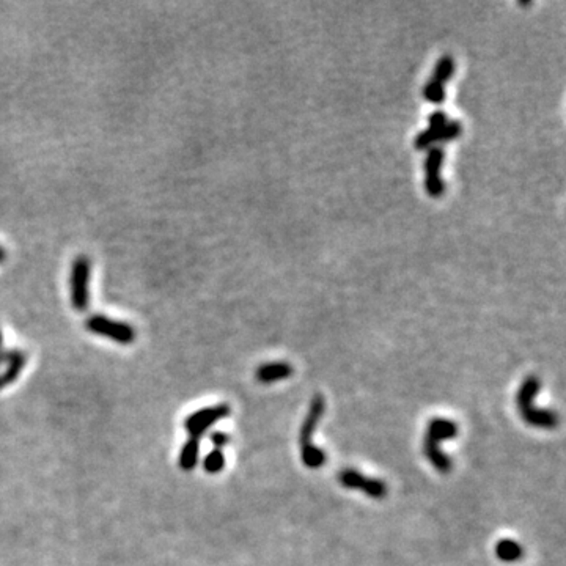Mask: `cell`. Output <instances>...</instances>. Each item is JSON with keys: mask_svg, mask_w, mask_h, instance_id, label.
<instances>
[{"mask_svg": "<svg viewBox=\"0 0 566 566\" xmlns=\"http://www.w3.org/2000/svg\"><path fill=\"white\" fill-rule=\"evenodd\" d=\"M541 390V381L535 375L527 376L521 384L518 395H516V404H518L519 414L525 423L535 428L552 430L558 425V415L549 409L535 408L534 399Z\"/></svg>", "mask_w": 566, "mask_h": 566, "instance_id": "1", "label": "cell"}, {"mask_svg": "<svg viewBox=\"0 0 566 566\" xmlns=\"http://www.w3.org/2000/svg\"><path fill=\"white\" fill-rule=\"evenodd\" d=\"M434 143L436 140H434V136H432L431 129H425V131H421L417 137H415L414 147L417 149H430L431 147H434Z\"/></svg>", "mask_w": 566, "mask_h": 566, "instance_id": "20", "label": "cell"}, {"mask_svg": "<svg viewBox=\"0 0 566 566\" xmlns=\"http://www.w3.org/2000/svg\"><path fill=\"white\" fill-rule=\"evenodd\" d=\"M423 94L425 98L431 101L432 104H442L443 99H446V90H443V85L441 82H436V81H430L428 84L425 85L423 88Z\"/></svg>", "mask_w": 566, "mask_h": 566, "instance_id": "18", "label": "cell"}, {"mask_svg": "<svg viewBox=\"0 0 566 566\" xmlns=\"http://www.w3.org/2000/svg\"><path fill=\"white\" fill-rule=\"evenodd\" d=\"M85 329L94 335H101L120 345H131L136 340L134 327L123 321H116L109 316L94 313L85 319Z\"/></svg>", "mask_w": 566, "mask_h": 566, "instance_id": "3", "label": "cell"}, {"mask_svg": "<svg viewBox=\"0 0 566 566\" xmlns=\"http://www.w3.org/2000/svg\"><path fill=\"white\" fill-rule=\"evenodd\" d=\"M453 71H454L453 59L450 57V55H443V57H441L439 62H437L436 65L434 77H432V81L441 82V84L443 85L448 79H450Z\"/></svg>", "mask_w": 566, "mask_h": 566, "instance_id": "16", "label": "cell"}, {"mask_svg": "<svg viewBox=\"0 0 566 566\" xmlns=\"http://www.w3.org/2000/svg\"><path fill=\"white\" fill-rule=\"evenodd\" d=\"M209 439H211V442H213L214 448H218V450H222V448L230 443V436L225 434V432H222V431H214L213 434L209 436Z\"/></svg>", "mask_w": 566, "mask_h": 566, "instance_id": "21", "label": "cell"}, {"mask_svg": "<svg viewBox=\"0 0 566 566\" xmlns=\"http://www.w3.org/2000/svg\"><path fill=\"white\" fill-rule=\"evenodd\" d=\"M231 409L227 403L216 404V406L198 409L196 412L189 415L185 420V428L187 431L189 437L192 439H198L207 432L211 426L218 423L219 420L227 419L230 415Z\"/></svg>", "mask_w": 566, "mask_h": 566, "instance_id": "4", "label": "cell"}, {"mask_svg": "<svg viewBox=\"0 0 566 566\" xmlns=\"http://www.w3.org/2000/svg\"><path fill=\"white\" fill-rule=\"evenodd\" d=\"M443 163V149L441 147H431L425 158V176L439 175Z\"/></svg>", "mask_w": 566, "mask_h": 566, "instance_id": "14", "label": "cell"}, {"mask_svg": "<svg viewBox=\"0 0 566 566\" xmlns=\"http://www.w3.org/2000/svg\"><path fill=\"white\" fill-rule=\"evenodd\" d=\"M293 367L286 362H269L264 364L262 367H258L257 373V381L262 382V384H273L277 381H283L286 377H290L293 375Z\"/></svg>", "mask_w": 566, "mask_h": 566, "instance_id": "9", "label": "cell"}, {"mask_svg": "<svg viewBox=\"0 0 566 566\" xmlns=\"http://www.w3.org/2000/svg\"><path fill=\"white\" fill-rule=\"evenodd\" d=\"M458 436V425L448 419H432L426 426L425 439L439 443Z\"/></svg>", "mask_w": 566, "mask_h": 566, "instance_id": "7", "label": "cell"}, {"mask_svg": "<svg viewBox=\"0 0 566 566\" xmlns=\"http://www.w3.org/2000/svg\"><path fill=\"white\" fill-rule=\"evenodd\" d=\"M27 364V353L21 349H10V356L7 360V368L3 373H0V390L18 379L21 371L24 370Z\"/></svg>", "mask_w": 566, "mask_h": 566, "instance_id": "8", "label": "cell"}, {"mask_svg": "<svg viewBox=\"0 0 566 566\" xmlns=\"http://www.w3.org/2000/svg\"><path fill=\"white\" fill-rule=\"evenodd\" d=\"M90 280L92 262L87 255H79L73 260L70 274L71 305L76 312H85L90 307Z\"/></svg>", "mask_w": 566, "mask_h": 566, "instance_id": "2", "label": "cell"}, {"mask_svg": "<svg viewBox=\"0 0 566 566\" xmlns=\"http://www.w3.org/2000/svg\"><path fill=\"white\" fill-rule=\"evenodd\" d=\"M2 348H5L3 346V335H2V332H0V349H2Z\"/></svg>", "mask_w": 566, "mask_h": 566, "instance_id": "24", "label": "cell"}, {"mask_svg": "<svg viewBox=\"0 0 566 566\" xmlns=\"http://www.w3.org/2000/svg\"><path fill=\"white\" fill-rule=\"evenodd\" d=\"M338 483L346 490H360L371 499H384L388 492L384 481L360 474L356 469H343L338 474Z\"/></svg>", "mask_w": 566, "mask_h": 566, "instance_id": "5", "label": "cell"}, {"mask_svg": "<svg viewBox=\"0 0 566 566\" xmlns=\"http://www.w3.org/2000/svg\"><path fill=\"white\" fill-rule=\"evenodd\" d=\"M198 454H200V441L189 437L187 442L182 446L181 453H180L181 469L187 470V472L196 469V465L198 463Z\"/></svg>", "mask_w": 566, "mask_h": 566, "instance_id": "12", "label": "cell"}, {"mask_svg": "<svg viewBox=\"0 0 566 566\" xmlns=\"http://www.w3.org/2000/svg\"><path fill=\"white\" fill-rule=\"evenodd\" d=\"M225 468V457L222 450H211L207 457L203 459V469L208 472V474H219L220 470H224Z\"/></svg>", "mask_w": 566, "mask_h": 566, "instance_id": "17", "label": "cell"}, {"mask_svg": "<svg viewBox=\"0 0 566 566\" xmlns=\"http://www.w3.org/2000/svg\"><path fill=\"white\" fill-rule=\"evenodd\" d=\"M423 453H425V457L428 458V461L432 464V468H434L437 472H441V474H447V472H450L452 459L442 452L439 443H434V442L425 439Z\"/></svg>", "mask_w": 566, "mask_h": 566, "instance_id": "10", "label": "cell"}, {"mask_svg": "<svg viewBox=\"0 0 566 566\" xmlns=\"http://www.w3.org/2000/svg\"><path fill=\"white\" fill-rule=\"evenodd\" d=\"M496 556L499 560H502V562L513 563L523 558L524 549L518 541L510 540V538H503V540H501L496 545Z\"/></svg>", "mask_w": 566, "mask_h": 566, "instance_id": "11", "label": "cell"}, {"mask_svg": "<svg viewBox=\"0 0 566 566\" xmlns=\"http://www.w3.org/2000/svg\"><path fill=\"white\" fill-rule=\"evenodd\" d=\"M5 260H7V251H5V249L0 246V263H3Z\"/></svg>", "mask_w": 566, "mask_h": 566, "instance_id": "23", "label": "cell"}, {"mask_svg": "<svg viewBox=\"0 0 566 566\" xmlns=\"http://www.w3.org/2000/svg\"><path fill=\"white\" fill-rule=\"evenodd\" d=\"M301 459L308 469H319L324 465L327 457L323 448L316 447L312 442L301 447Z\"/></svg>", "mask_w": 566, "mask_h": 566, "instance_id": "13", "label": "cell"}, {"mask_svg": "<svg viewBox=\"0 0 566 566\" xmlns=\"http://www.w3.org/2000/svg\"><path fill=\"white\" fill-rule=\"evenodd\" d=\"M447 121L448 120L446 116V112H442V110H437V112H434L430 116V127H431V129H437V127L446 125Z\"/></svg>", "mask_w": 566, "mask_h": 566, "instance_id": "22", "label": "cell"}, {"mask_svg": "<svg viewBox=\"0 0 566 566\" xmlns=\"http://www.w3.org/2000/svg\"><path fill=\"white\" fill-rule=\"evenodd\" d=\"M326 410V399L323 395H315L310 401V406L307 410V415L301 425V430H299V443L302 446H307V443H312L313 434L316 428H318L319 420L323 417Z\"/></svg>", "mask_w": 566, "mask_h": 566, "instance_id": "6", "label": "cell"}, {"mask_svg": "<svg viewBox=\"0 0 566 566\" xmlns=\"http://www.w3.org/2000/svg\"><path fill=\"white\" fill-rule=\"evenodd\" d=\"M428 129H431V127H428ZM431 132L434 136L436 143L454 140V138L461 134V123L459 121H447L446 125L437 127V129H431Z\"/></svg>", "mask_w": 566, "mask_h": 566, "instance_id": "15", "label": "cell"}, {"mask_svg": "<svg viewBox=\"0 0 566 566\" xmlns=\"http://www.w3.org/2000/svg\"><path fill=\"white\" fill-rule=\"evenodd\" d=\"M425 189L426 193L431 197H441L446 192V182L439 175L436 176H425Z\"/></svg>", "mask_w": 566, "mask_h": 566, "instance_id": "19", "label": "cell"}]
</instances>
